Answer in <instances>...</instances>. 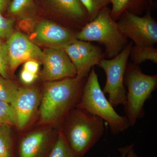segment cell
I'll return each instance as SVG.
<instances>
[{
    "label": "cell",
    "instance_id": "obj_1",
    "mask_svg": "<svg viewBox=\"0 0 157 157\" xmlns=\"http://www.w3.org/2000/svg\"><path fill=\"white\" fill-rule=\"evenodd\" d=\"M86 78L76 76L47 82L40 99L39 124L61 125L69 113L79 102Z\"/></svg>",
    "mask_w": 157,
    "mask_h": 157
},
{
    "label": "cell",
    "instance_id": "obj_2",
    "mask_svg": "<svg viewBox=\"0 0 157 157\" xmlns=\"http://www.w3.org/2000/svg\"><path fill=\"white\" fill-rule=\"evenodd\" d=\"M103 121L77 108L69 113L60 128L76 155L84 157L101 139L105 130Z\"/></svg>",
    "mask_w": 157,
    "mask_h": 157
},
{
    "label": "cell",
    "instance_id": "obj_3",
    "mask_svg": "<svg viewBox=\"0 0 157 157\" xmlns=\"http://www.w3.org/2000/svg\"><path fill=\"white\" fill-rule=\"evenodd\" d=\"M76 107L107 122L113 135L123 132L130 127L126 117L118 114L106 98L94 67L86 78L81 98Z\"/></svg>",
    "mask_w": 157,
    "mask_h": 157
},
{
    "label": "cell",
    "instance_id": "obj_4",
    "mask_svg": "<svg viewBox=\"0 0 157 157\" xmlns=\"http://www.w3.org/2000/svg\"><path fill=\"white\" fill-rule=\"evenodd\" d=\"M76 39L86 42H95L105 47V57L116 56L128 43V40L119 28L117 21L110 15V9L106 7L95 18L76 33Z\"/></svg>",
    "mask_w": 157,
    "mask_h": 157
},
{
    "label": "cell",
    "instance_id": "obj_5",
    "mask_svg": "<svg viewBox=\"0 0 157 157\" xmlns=\"http://www.w3.org/2000/svg\"><path fill=\"white\" fill-rule=\"evenodd\" d=\"M124 82L128 89L124 106L125 117L130 126H133L143 115L144 103L156 89L157 75H146L137 65L129 63Z\"/></svg>",
    "mask_w": 157,
    "mask_h": 157
},
{
    "label": "cell",
    "instance_id": "obj_6",
    "mask_svg": "<svg viewBox=\"0 0 157 157\" xmlns=\"http://www.w3.org/2000/svg\"><path fill=\"white\" fill-rule=\"evenodd\" d=\"M133 42H128L123 50L112 59H102L98 65L106 73L107 79L103 90L108 96V101L113 107L125 106L127 91L125 87V74Z\"/></svg>",
    "mask_w": 157,
    "mask_h": 157
},
{
    "label": "cell",
    "instance_id": "obj_7",
    "mask_svg": "<svg viewBox=\"0 0 157 157\" xmlns=\"http://www.w3.org/2000/svg\"><path fill=\"white\" fill-rule=\"evenodd\" d=\"M151 11L143 16L124 11L117 20L122 33L136 46H154L157 43V22Z\"/></svg>",
    "mask_w": 157,
    "mask_h": 157
},
{
    "label": "cell",
    "instance_id": "obj_8",
    "mask_svg": "<svg viewBox=\"0 0 157 157\" xmlns=\"http://www.w3.org/2000/svg\"><path fill=\"white\" fill-rule=\"evenodd\" d=\"M64 49L76 69V76L84 78H87L92 68L98 66L105 57L101 47L78 39Z\"/></svg>",
    "mask_w": 157,
    "mask_h": 157
},
{
    "label": "cell",
    "instance_id": "obj_9",
    "mask_svg": "<svg viewBox=\"0 0 157 157\" xmlns=\"http://www.w3.org/2000/svg\"><path fill=\"white\" fill-rule=\"evenodd\" d=\"M76 33L56 23L42 20L36 26L29 39L47 48H64L77 40Z\"/></svg>",
    "mask_w": 157,
    "mask_h": 157
},
{
    "label": "cell",
    "instance_id": "obj_10",
    "mask_svg": "<svg viewBox=\"0 0 157 157\" xmlns=\"http://www.w3.org/2000/svg\"><path fill=\"white\" fill-rule=\"evenodd\" d=\"M43 52L42 79L47 82L76 76V69L64 48H47Z\"/></svg>",
    "mask_w": 157,
    "mask_h": 157
},
{
    "label": "cell",
    "instance_id": "obj_11",
    "mask_svg": "<svg viewBox=\"0 0 157 157\" xmlns=\"http://www.w3.org/2000/svg\"><path fill=\"white\" fill-rule=\"evenodd\" d=\"M50 129H39L23 136L16 144V157H48L57 135Z\"/></svg>",
    "mask_w": 157,
    "mask_h": 157
},
{
    "label": "cell",
    "instance_id": "obj_12",
    "mask_svg": "<svg viewBox=\"0 0 157 157\" xmlns=\"http://www.w3.org/2000/svg\"><path fill=\"white\" fill-rule=\"evenodd\" d=\"M6 44L9 70L11 72H14L20 65L30 60L42 62L43 51L38 45L20 32L13 33Z\"/></svg>",
    "mask_w": 157,
    "mask_h": 157
},
{
    "label": "cell",
    "instance_id": "obj_13",
    "mask_svg": "<svg viewBox=\"0 0 157 157\" xmlns=\"http://www.w3.org/2000/svg\"><path fill=\"white\" fill-rule=\"evenodd\" d=\"M40 99L39 91L36 88H19L11 104L15 112V126L18 130H23L31 122L38 110Z\"/></svg>",
    "mask_w": 157,
    "mask_h": 157
},
{
    "label": "cell",
    "instance_id": "obj_14",
    "mask_svg": "<svg viewBox=\"0 0 157 157\" xmlns=\"http://www.w3.org/2000/svg\"><path fill=\"white\" fill-rule=\"evenodd\" d=\"M48 1L60 18L77 26L79 31L89 22L87 11L79 0Z\"/></svg>",
    "mask_w": 157,
    "mask_h": 157
},
{
    "label": "cell",
    "instance_id": "obj_15",
    "mask_svg": "<svg viewBox=\"0 0 157 157\" xmlns=\"http://www.w3.org/2000/svg\"><path fill=\"white\" fill-rule=\"evenodd\" d=\"M153 2V0H110L112 4L110 15L117 21L124 11L140 15L151 10Z\"/></svg>",
    "mask_w": 157,
    "mask_h": 157
},
{
    "label": "cell",
    "instance_id": "obj_16",
    "mask_svg": "<svg viewBox=\"0 0 157 157\" xmlns=\"http://www.w3.org/2000/svg\"><path fill=\"white\" fill-rule=\"evenodd\" d=\"M16 149L11 126L0 124V157H16Z\"/></svg>",
    "mask_w": 157,
    "mask_h": 157
},
{
    "label": "cell",
    "instance_id": "obj_17",
    "mask_svg": "<svg viewBox=\"0 0 157 157\" xmlns=\"http://www.w3.org/2000/svg\"><path fill=\"white\" fill-rule=\"evenodd\" d=\"M130 57L133 63L138 65L147 60L157 63V48L151 46H132Z\"/></svg>",
    "mask_w": 157,
    "mask_h": 157
},
{
    "label": "cell",
    "instance_id": "obj_18",
    "mask_svg": "<svg viewBox=\"0 0 157 157\" xmlns=\"http://www.w3.org/2000/svg\"><path fill=\"white\" fill-rule=\"evenodd\" d=\"M47 157H79L72 150L59 128L57 131L56 140Z\"/></svg>",
    "mask_w": 157,
    "mask_h": 157
},
{
    "label": "cell",
    "instance_id": "obj_19",
    "mask_svg": "<svg viewBox=\"0 0 157 157\" xmlns=\"http://www.w3.org/2000/svg\"><path fill=\"white\" fill-rule=\"evenodd\" d=\"M19 88L14 82L0 75V101L11 104L17 95Z\"/></svg>",
    "mask_w": 157,
    "mask_h": 157
},
{
    "label": "cell",
    "instance_id": "obj_20",
    "mask_svg": "<svg viewBox=\"0 0 157 157\" xmlns=\"http://www.w3.org/2000/svg\"><path fill=\"white\" fill-rule=\"evenodd\" d=\"M86 9L90 21L95 18L102 9L111 4L110 0H79Z\"/></svg>",
    "mask_w": 157,
    "mask_h": 157
},
{
    "label": "cell",
    "instance_id": "obj_21",
    "mask_svg": "<svg viewBox=\"0 0 157 157\" xmlns=\"http://www.w3.org/2000/svg\"><path fill=\"white\" fill-rule=\"evenodd\" d=\"M0 124L15 126L16 117L11 104L0 101Z\"/></svg>",
    "mask_w": 157,
    "mask_h": 157
},
{
    "label": "cell",
    "instance_id": "obj_22",
    "mask_svg": "<svg viewBox=\"0 0 157 157\" xmlns=\"http://www.w3.org/2000/svg\"><path fill=\"white\" fill-rule=\"evenodd\" d=\"M33 6V0H12L9 5L10 14L18 15L28 11Z\"/></svg>",
    "mask_w": 157,
    "mask_h": 157
},
{
    "label": "cell",
    "instance_id": "obj_23",
    "mask_svg": "<svg viewBox=\"0 0 157 157\" xmlns=\"http://www.w3.org/2000/svg\"><path fill=\"white\" fill-rule=\"evenodd\" d=\"M9 59L6 42L0 39V75L9 78Z\"/></svg>",
    "mask_w": 157,
    "mask_h": 157
},
{
    "label": "cell",
    "instance_id": "obj_24",
    "mask_svg": "<svg viewBox=\"0 0 157 157\" xmlns=\"http://www.w3.org/2000/svg\"><path fill=\"white\" fill-rule=\"evenodd\" d=\"M14 20L6 18L0 11V38L8 39L13 33Z\"/></svg>",
    "mask_w": 157,
    "mask_h": 157
},
{
    "label": "cell",
    "instance_id": "obj_25",
    "mask_svg": "<svg viewBox=\"0 0 157 157\" xmlns=\"http://www.w3.org/2000/svg\"><path fill=\"white\" fill-rule=\"evenodd\" d=\"M38 77L37 74H33L23 69L20 74L21 81L26 84H30L33 83Z\"/></svg>",
    "mask_w": 157,
    "mask_h": 157
},
{
    "label": "cell",
    "instance_id": "obj_26",
    "mask_svg": "<svg viewBox=\"0 0 157 157\" xmlns=\"http://www.w3.org/2000/svg\"><path fill=\"white\" fill-rule=\"evenodd\" d=\"M39 63L40 62L36 60L27 61L25 62L23 69L33 74H37L39 70Z\"/></svg>",
    "mask_w": 157,
    "mask_h": 157
},
{
    "label": "cell",
    "instance_id": "obj_27",
    "mask_svg": "<svg viewBox=\"0 0 157 157\" xmlns=\"http://www.w3.org/2000/svg\"><path fill=\"white\" fill-rule=\"evenodd\" d=\"M121 157H138L135 153L133 144L118 149Z\"/></svg>",
    "mask_w": 157,
    "mask_h": 157
},
{
    "label": "cell",
    "instance_id": "obj_28",
    "mask_svg": "<svg viewBox=\"0 0 157 157\" xmlns=\"http://www.w3.org/2000/svg\"><path fill=\"white\" fill-rule=\"evenodd\" d=\"M8 0H0V11L2 12L6 9L8 3Z\"/></svg>",
    "mask_w": 157,
    "mask_h": 157
},
{
    "label": "cell",
    "instance_id": "obj_29",
    "mask_svg": "<svg viewBox=\"0 0 157 157\" xmlns=\"http://www.w3.org/2000/svg\"><path fill=\"white\" fill-rule=\"evenodd\" d=\"M153 1H155V0H153Z\"/></svg>",
    "mask_w": 157,
    "mask_h": 157
}]
</instances>
